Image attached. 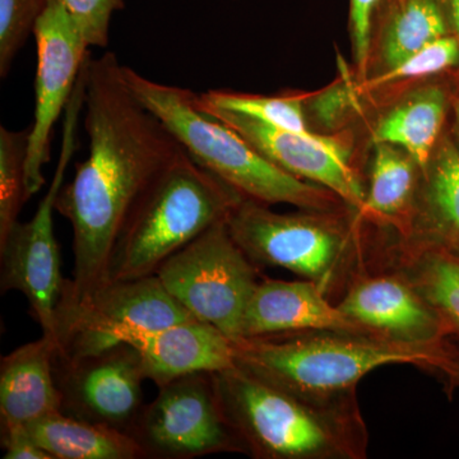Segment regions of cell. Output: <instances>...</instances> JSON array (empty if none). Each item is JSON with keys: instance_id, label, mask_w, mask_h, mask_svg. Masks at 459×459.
<instances>
[{"instance_id": "1", "label": "cell", "mask_w": 459, "mask_h": 459, "mask_svg": "<svg viewBox=\"0 0 459 459\" xmlns=\"http://www.w3.org/2000/svg\"><path fill=\"white\" fill-rule=\"evenodd\" d=\"M83 110L89 156L63 184L56 204L74 232V272L57 307L78 303L110 281L115 247L133 210L186 152L126 86L111 51L87 62Z\"/></svg>"}, {"instance_id": "2", "label": "cell", "mask_w": 459, "mask_h": 459, "mask_svg": "<svg viewBox=\"0 0 459 459\" xmlns=\"http://www.w3.org/2000/svg\"><path fill=\"white\" fill-rule=\"evenodd\" d=\"M223 415L244 455L255 459H364L367 425L358 400L322 403L238 367L213 373Z\"/></svg>"}, {"instance_id": "3", "label": "cell", "mask_w": 459, "mask_h": 459, "mask_svg": "<svg viewBox=\"0 0 459 459\" xmlns=\"http://www.w3.org/2000/svg\"><path fill=\"white\" fill-rule=\"evenodd\" d=\"M235 367L268 385L305 398L334 403L358 400L362 377L385 365L435 371L455 346H411L382 338L329 331L287 332L232 341Z\"/></svg>"}, {"instance_id": "4", "label": "cell", "mask_w": 459, "mask_h": 459, "mask_svg": "<svg viewBox=\"0 0 459 459\" xmlns=\"http://www.w3.org/2000/svg\"><path fill=\"white\" fill-rule=\"evenodd\" d=\"M126 86L164 123L198 165L258 204L298 210H338L342 199L325 186L298 179L262 155L234 128L198 107L197 93L155 82L123 65Z\"/></svg>"}, {"instance_id": "5", "label": "cell", "mask_w": 459, "mask_h": 459, "mask_svg": "<svg viewBox=\"0 0 459 459\" xmlns=\"http://www.w3.org/2000/svg\"><path fill=\"white\" fill-rule=\"evenodd\" d=\"M228 226L256 267H279L322 287L340 300L353 277L373 261L376 238L358 211L298 210L280 213L244 199Z\"/></svg>"}, {"instance_id": "6", "label": "cell", "mask_w": 459, "mask_h": 459, "mask_svg": "<svg viewBox=\"0 0 459 459\" xmlns=\"http://www.w3.org/2000/svg\"><path fill=\"white\" fill-rule=\"evenodd\" d=\"M244 198L184 152L147 189L126 223L110 280L156 274L162 263L216 223Z\"/></svg>"}, {"instance_id": "7", "label": "cell", "mask_w": 459, "mask_h": 459, "mask_svg": "<svg viewBox=\"0 0 459 459\" xmlns=\"http://www.w3.org/2000/svg\"><path fill=\"white\" fill-rule=\"evenodd\" d=\"M84 90L86 65L65 108L59 160L47 195L32 219L18 222L8 238L0 243L2 292L18 291L25 296L42 334L56 341V307L66 280L63 279L60 271L54 211H56V198L65 183L66 169L78 148L77 131L83 111Z\"/></svg>"}, {"instance_id": "8", "label": "cell", "mask_w": 459, "mask_h": 459, "mask_svg": "<svg viewBox=\"0 0 459 459\" xmlns=\"http://www.w3.org/2000/svg\"><path fill=\"white\" fill-rule=\"evenodd\" d=\"M258 267L232 238L228 220L213 225L162 263L157 276L169 294L195 319L241 337Z\"/></svg>"}, {"instance_id": "9", "label": "cell", "mask_w": 459, "mask_h": 459, "mask_svg": "<svg viewBox=\"0 0 459 459\" xmlns=\"http://www.w3.org/2000/svg\"><path fill=\"white\" fill-rule=\"evenodd\" d=\"M195 319L157 274L110 280L74 305L56 309L57 358L95 355L134 334Z\"/></svg>"}, {"instance_id": "10", "label": "cell", "mask_w": 459, "mask_h": 459, "mask_svg": "<svg viewBox=\"0 0 459 459\" xmlns=\"http://www.w3.org/2000/svg\"><path fill=\"white\" fill-rule=\"evenodd\" d=\"M146 458L192 459L220 453L244 455L228 424L213 373H195L160 386L129 431Z\"/></svg>"}, {"instance_id": "11", "label": "cell", "mask_w": 459, "mask_h": 459, "mask_svg": "<svg viewBox=\"0 0 459 459\" xmlns=\"http://www.w3.org/2000/svg\"><path fill=\"white\" fill-rule=\"evenodd\" d=\"M38 48L35 113L26 155L27 198L45 184L42 168L50 161L53 128L74 95L78 77L90 59V47L60 0H48L33 27Z\"/></svg>"}, {"instance_id": "12", "label": "cell", "mask_w": 459, "mask_h": 459, "mask_svg": "<svg viewBox=\"0 0 459 459\" xmlns=\"http://www.w3.org/2000/svg\"><path fill=\"white\" fill-rule=\"evenodd\" d=\"M205 111L240 133L263 156L298 179L325 186L360 213L367 195L353 131L337 135L272 128L244 115Z\"/></svg>"}, {"instance_id": "13", "label": "cell", "mask_w": 459, "mask_h": 459, "mask_svg": "<svg viewBox=\"0 0 459 459\" xmlns=\"http://www.w3.org/2000/svg\"><path fill=\"white\" fill-rule=\"evenodd\" d=\"M62 412L129 434L143 409L140 352L128 343L81 358H56Z\"/></svg>"}, {"instance_id": "14", "label": "cell", "mask_w": 459, "mask_h": 459, "mask_svg": "<svg viewBox=\"0 0 459 459\" xmlns=\"http://www.w3.org/2000/svg\"><path fill=\"white\" fill-rule=\"evenodd\" d=\"M374 337L411 346H452L451 331L400 271L382 263L362 268L337 301Z\"/></svg>"}, {"instance_id": "15", "label": "cell", "mask_w": 459, "mask_h": 459, "mask_svg": "<svg viewBox=\"0 0 459 459\" xmlns=\"http://www.w3.org/2000/svg\"><path fill=\"white\" fill-rule=\"evenodd\" d=\"M304 331L374 337L312 281H261L247 304L241 337Z\"/></svg>"}, {"instance_id": "16", "label": "cell", "mask_w": 459, "mask_h": 459, "mask_svg": "<svg viewBox=\"0 0 459 459\" xmlns=\"http://www.w3.org/2000/svg\"><path fill=\"white\" fill-rule=\"evenodd\" d=\"M455 95L451 74H446L422 81L377 105L380 114L369 126L370 143L400 147L424 168L448 129Z\"/></svg>"}, {"instance_id": "17", "label": "cell", "mask_w": 459, "mask_h": 459, "mask_svg": "<svg viewBox=\"0 0 459 459\" xmlns=\"http://www.w3.org/2000/svg\"><path fill=\"white\" fill-rule=\"evenodd\" d=\"M402 249H434L459 261V148L446 129L422 168L406 237L394 240Z\"/></svg>"}, {"instance_id": "18", "label": "cell", "mask_w": 459, "mask_h": 459, "mask_svg": "<svg viewBox=\"0 0 459 459\" xmlns=\"http://www.w3.org/2000/svg\"><path fill=\"white\" fill-rule=\"evenodd\" d=\"M126 343L140 352L146 379L159 388L189 374L216 373L235 367L232 341L195 318L142 332Z\"/></svg>"}, {"instance_id": "19", "label": "cell", "mask_w": 459, "mask_h": 459, "mask_svg": "<svg viewBox=\"0 0 459 459\" xmlns=\"http://www.w3.org/2000/svg\"><path fill=\"white\" fill-rule=\"evenodd\" d=\"M57 342L44 336L0 361V422L27 425L62 411L56 379Z\"/></svg>"}, {"instance_id": "20", "label": "cell", "mask_w": 459, "mask_h": 459, "mask_svg": "<svg viewBox=\"0 0 459 459\" xmlns=\"http://www.w3.org/2000/svg\"><path fill=\"white\" fill-rule=\"evenodd\" d=\"M451 33L446 0H380L371 29L367 78L385 74L429 42Z\"/></svg>"}, {"instance_id": "21", "label": "cell", "mask_w": 459, "mask_h": 459, "mask_svg": "<svg viewBox=\"0 0 459 459\" xmlns=\"http://www.w3.org/2000/svg\"><path fill=\"white\" fill-rule=\"evenodd\" d=\"M361 219L394 240L406 237L421 178V166L400 147L371 144Z\"/></svg>"}, {"instance_id": "22", "label": "cell", "mask_w": 459, "mask_h": 459, "mask_svg": "<svg viewBox=\"0 0 459 459\" xmlns=\"http://www.w3.org/2000/svg\"><path fill=\"white\" fill-rule=\"evenodd\" d=\"M40 448L53 459L146 458L132 435L72 418L62 411L26 425Z\"/></svg>"}, {"instance_id": "23", "label": "cell", "mask_w": 459, "mask_h": 459, "mask_svg": "<svg viewBox=\"0 0 459 459\" xmlns=\"http://www.w3.org/2000/svg\"><path fill=\"white\" fill-rule=\"evenodd\" d=\"M377 263L401 272L437 310L459 338V261L434 249H402L391 241L382 244Z\"/></svg>"}, {"instance_id": "24", "label": "cell", "mask_w": 459, "mask_h": 459, "mask_svg": "<svg viewBox=\"0 0 459 459\" xmlns=\"http://www.w3.org/2000/svg\"><path fill=\"white\" fill-rule=\"evenodd\" d=\"M458 68L459 44L451 33L429 42L385 74L356 80V90L368 108H373L422 81L455 74Z\"/></svg>"}, {"instance_id": "25", "label": "cell", "mask_w": 459, "mask_h": 459, "mask_svg": "<svg viewBox=\"0 0 459 459\" xmlns=\"http://www.w3.org/2000/svg\"><path fill=\"white\" fill-rule=\"evenodd\" d=\"M304 100L305 92L300 91L263 96L211 90L197 96L198 107L204 110L240 114L272 128L299 133L312 132L305 117Z\"/></svg>"}, {"instance_id": "26", "label": "cell", "mask_w": 459, "mask_h": 459, "mask_svg": "<svg viewBox=\"0 0 459 459\" xmlns=\"http://www.w3.org/2000/svg\"><path fill=\"white\" fill-rule=\"evenodd\" d=\"M340 77L325 89L305 92L304 108L310 131L337 135L353 131L368 117V105L356 90L353 69L340 60Z\"/></svg>"}, {"instance_id": "27", "label": "cell", "mask_w": 459, "mask_h": 459, "mask_svg": "<svg viewBox=\"0 0 459 459\" xmlns=\"http://www.w3.org/2000/svg\"><path fill=\"white\" fill-rule=\"evenodd\" d=\"M27 131H9L0 126V243L20 222L26 190Z\"/></svg>"}, {"instance_id": "28", "label": "cell", "mask_w": 459, "mask_h": 459, "mask_svg": "<svg viewBox=\"0 0 459 459\" xmlns=\"http://www.w3.org/2000/svg\"><path fill=\"white\" fill-rule=\"evenodd\" d=\"M47 4L48 0H0V77H7Z\"/></svg>"}, {"instance_id": "29", "label": "cell", "mask_w": 459, "mask_h": 459, "mask_svg": "<svg viewBox=\"0 0 459 459\" xmlns=\"http://www.w3.org/2000/svg\"><path fill=\"white\" fill-rule=\"evenodd\" d=\"M90 48H108L111 17L126 7L124 0H60Z\"/></svg>"}, {"instance_id": "30", "label": "cell", "mask_w": 459, "mask_h": 459, "mask_svg": "<svg viewBox=\"0 0 459 459\" xmlns=\"http://www.w3.org/2000/svg\"><path fill=\"white\" fill-rule=\"evenodd\" d=\"M380 0H350V35H351L353 74L356 80L367 78L369 65L371 29Z\"/></svg>"}, {"instance_id": "31", "label": "cell", "mask_w": 459, "mask_h": 459, "mask_svg": "<svg viewBox=\"0 0 459 459\" xmlns=\"http://www.w3.org/2000/svg\"><path fill=\"white\" fill-rule=\"evenodd\" d=\"M2 448L4 459H53L36 444L22 424H2Z\"/></svg>"}, {"instance_id": "32", "label": "cell", "mask_w": 459, "mask_h": 459, "mask_svg": "<svg viewBox=\"0 0 459 459\" xmlns=\"http://www.w3.org/2000/svg\"><path fill=\"white\" fill-rule=\"evenodd\" d=\"M435 373L442 377L448 394H452L453 391L459 388V350L453 352L448 358L444 359V360L437 365Z\"/></svg>"}, {"instance_id": "33", "label": "cell", "mask_w": 459, "mask_h": 459, "mask_svg": "<svg viewBox=\"0 0 459 459\" xmlns=\"http://www.w3.org/2000/svg\"><path fill=\"white\" fill-rule=\"evenodd\" d=\"M446 8H448L452 35H455L459 44V0H446ZM451 77L453 84H455V93H459V68L455 74H451Z\"/></svg>"}, {"instance_id": "34", "label": "cell", "mask_w": 459, "mask_h": 459, "mask_svg": "<svg viewBox=\"0 0 459 459\" xmlns=\"http://www.w3.org/2000/svg\"><path fill=\"white\" fill-rule=\"evenodd\" d=\"M448 131L451 133L453 141L459 148V93H455V98H453Z\"/></svg>"}]
</instances>
